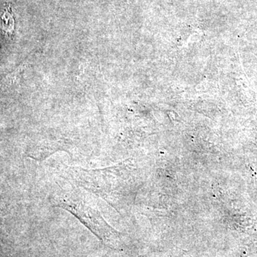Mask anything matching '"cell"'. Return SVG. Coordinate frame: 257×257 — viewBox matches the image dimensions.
<instances>
[{
    "mask_svg": "<svg viewBox=\"0 0 257 257\" xmlns=\"http://www.w3.org/2000/svg\"><path fill=\"white\" fill-rule=\"evenodd\" d=\"M73 189L57 197L55 207L68 211L101 241L113 246L118 233L106 222L101 213L86 201L80 191Z\"/></svg>",
    "mask_w": 257,
    "mask_h": 257,
    "instance_id": "obj_1",
    "label": "cell"
},
{
    "mask_svg": "<svg viewBox=\"0 0 257 257\" xmlns=\"http://www.w3.org/2000/svg\"><path fill=\"white\" fill-rule=\"evenodd\" d=\"M2 30L6 35H11L14 31L15 20L12 15L11 10L10 9L5 10L4 14L3 15L0 21Z\"/></svg>",
    "mask_w": 257,
    "mask_h": 257,
    "instance_id": "obj_2",
    "label": "cell"
}]
</instances>
